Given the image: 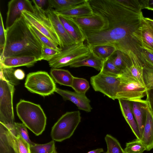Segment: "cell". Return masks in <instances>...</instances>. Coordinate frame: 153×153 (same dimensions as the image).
I'll return each instance as SVG.
<instances>
[{
    "mask_svg": "<svg viewBox=\"0 0 153 153\" xmlns=\"http://www.w3.org/2000/svg\"><path fill=\"white\" fill-rule=\"evenodd\" d=\"M93 13L107 22V27L96 32H84L87 45H110L129 56L134 54L142 61L143 49L141 11H135L117 0H89Z\"/></svg>",
    "mask_w": 153,
    "mask_h": 153,
    "instance_id": "1",
    "label": "cell"
},
{
    "mask_svg": "<svg viewBox=\"0 0 153 153\" xmlns=\"http://www.w3.org/2000/svg\"><path fill=\"white\" fill-rule=\"evenodd\" d=\"M5 29L6 42L0 52V60L6 57L26 56H35L41 60L43 45L30 30L27 22L22 16Z\"/></svg>",
    "mask_w": 153,
    "mask_h": 153,
    "instance_id": "2",
    "label": "cell"
},
{
    "mask_svg": "<svg viewBox=\"0 0 153 153\" xmlns=\"http://www.w3.org/2000/svg\"><path fill=\"white\" fill-rule=\"evenodd\" d=\"M17 115L25 126L36 136L44 131L47 117L40 105L20 100L16 106Z\"/></svg>",
    "mask_w": 153,
    "mask_h": 153,
    "instance_id": "3",
    "label": "cell"
},
{
    "mask_svg": "<svg viewBox=\"0 0 153 153\" xmlns=\"http://www.w3.org/2000/svg\"><path fill=\"white\" fill-rule=\"evenodd\" d=\"M14 91V85L0 73V122L6 125L12 133L15 123L13 103Z\"/></svg>",
    "mask_w": 153,
    "mask_h": 153,
    "instance_id": "4",
    "label": "cell"
},
{
    "mask_svg": "<svg viewBox=\"0 0 153 153\" xmlns=\"http://www.w3.org/2000/svg\"><path fill=\"white\" fill-rule=\"evenodd\" d=\"M84 42L75 43L62 49L61 52L48 62L52 68H59L70 66L87 57L91 51Z\"/></svg>",
    "mask_w": 153,
    "mask_h": 153,
    "instance_id": "5",
    "label": "cell"
},
{
    "mask_svg": "<svg viewBox=\"0 0 153 153\" xmlns=\"http://www.w3.org/2000/svg\"><path fill=\"white\" fill-rule=\"evenodd\" d=\"M118 77L120 83L116 99L135 101L141 100L146 95L147 90L145 85L127 71L121 72Z\"/></svg>",
    "mask_w": 153,
    "mask_h": 153,
    "instance_id": "6",
    "label": "cell"
},
{
    "mask_svg": "<svg viewBox=\"0 0 153 153\" xmlns=\"http://www.w3.org/2000/svg\"><path fill=\"white\" fill-rule=\"evenodd\" d=\"M78 111L67 112L63 114L52 127L51 136L53 140L62 142L70 138L81 122Z\"/></svg>",
    "mask_w": 153,
    "mask_h": 153,
    "instance_id": "7",
    "label": "cell"
},
{
    "mask_svg": "<svg viewBox=\"0 0 153 153\" xmlns=\"http://www.w3.org/2000/svg\"><path fill=\"white\" fill-rule=\"evenodd\" d=\"M34 11L24 10L22 16L26 21L44 34L57 46L60 45L59 38L45 10L34 5Z\"/></svg>",
    "mask_w": 153,
    "mask_h": 153,
    "instance_id": "8",
    "label": "cell"
},
{
    "mask_svg": "<svg viewBox=\"0 0 153 153\" xmlns=\"http://www.w3.org/2000/svg\"><path fill=\"white\" fill-rule=\"evenodd\" d=\"M25 86L30 92L43 97L53 94L56 88L51 76L47 72L42 71L29 73Z\"/></svg>",
    "mask_w": 153,
    "mask_h": 153,
    "instance_id": "9",
    "label": "cell"
},
{
    "mask_svg": "<svg viewBox=\"0 0 153 153\" xmlns=\"http://www.w3.org/2000/svg\"><path fill=\"white\" fill-rule=\"evenodd\" d=\"M90 83L94 90L102 93L113 100L116 99L120 79L100 72L90 78Z\"/></svg>",
    "mask_w": 153,
    "mask_h": 153,
    "instance_id": "10",
    "label": "cell"
},
{
    "mask_svg": "<svg viewBox=\"0 0 153 153\" xmlns=\"http://www.w3.org/2000/svg\"><path fill=\"white\" fill-rule=\"evenodd\" d=\"M7 7L5 29L11 26L22 16V11L33 12L34 10L32 1L29 0H11L8 2Z\"/></svg>",
    "mask_w": 153,
    "mask_h": 153,
    "instance_id": "11",
    "label": "cell"
},
{
    "mask_svg": "<svg viewBox=\"0 0 153 153\" xmlns=\"http://www.w3.org/2000/svg\"><path fill=\"white\" fill-rule=\"evenodd\" d=\"M60 42V48L63 49L76 43L75 40L67 32L54 10L49 6L45 10Z\"/></svg>",
    "mask_w": 153,
    "mask_h": 153,
    "instance_id": "12",
    "label": "cell"
},
{
    "mask_svg": "<svg viewBox=\"0 0 153 153\" xmlns=\"http://www.w3.org/2000/svg\"><path fill=\"white\" fill-rule=\"evenodd\" d=\"M71 18L83 32L98 31L107 26L106 21L100 15L94 13L91 15Z\"/></svg>",
    "mask_w": 153,
    "mask_h": 153,
    "instance_id": "13",
    "label": "cell"
},
{
    "mask_svg": "<svg viewBox=\"0 0 153 153\" xmlns=\"http://www.w3.org/2000/svg\"><path fill=\"white\" fill-rule=\"evenodd\" d=\"M55 92L60 95L65 101L68 100L73 102L79 109L88 112L92 109L90 104V100L85 95L57 88Z\"/></svg>",
    "mask_w": 153,
    "mask_h": 153,
    "instance_id": "14",
    "label": "cell"
},
{
    "mask_svg": "<svg viewBox=\"0 0 153 153\" xmlns=\"http://www.w3.org/2000/svg\"><path fill=\"white\" fill-rule=\"evenodd\" d=\"M122 114L137 139L140 140L141 135L132 110L130 101L118 100Z\"/></svg>",
    "mask_w": 153,
    "mask_h": 153,
    "instance_id": "15",
    "label": "cell"
},
{
    "mask_svg": "<svg viewBox=\"0 0 153 153\" xmlns=\"http://www.w3.org/2000/svg\"><path fill=\"white\" fill-rule=\"evenodd\" d=\"M58 16L65 28L75 40L76 43L84 42L86 40L84 33L78 25L72 18L59 15Z\"/></svg>",
    "mask_w": 153,
    "mask_h": 153,
    "instance_id": "16",
    "label": "cell"
},
{
    "mask_svg": "<svg viewBox=\"0 0 153 153\" xmlns=\"http://www.w3.org/2000/svg\"><path fill=\"white\" fill-rule=\"evenodd\" d=\"M0 61V65L5 68H14L25 66L31 67L39 61L36 57L20 56L5 58Z\"/></svg>",
    "mask_w": 153,
    "mask_h": 153,
    "instance_id": "17",
    "label": "cell"
},
{
    "mask_svg": "<svg viewBox=\"0 0 153 153\" xmlns=\"http://www.w3.org/2000/svg\"><path fill=\"white\" fill-rule=\"evenodd\" d=\"M140 140L145 146L146 151H149L153 149V115L148 102L146 123Z\"/></svg>",
    "mask_w": 153,
    "mask_h": 153,
    "instance_id": "18",
    "label": "cell"
},
{
    "mask_svg": "<svg viewBox=\"0 0 153 153\" xmlns=\"http://www.w3.org/2000/svg\"><path fill=\"white\" fill-rule=\"evenodd\" d=\"M130 102L133 113L142 137L146 121L148 102L146 100L141 99Z\"/></svg>",
    "mask_w": 153,
    "mask_h": 153,
    "instance_id": "19",
    "label": "cell"
},
{
    "mask_svg": "<svg viewBox=\"0 0 153 153\" xmlns=\"http://www.w3.org/2000/svg\"><path fill=\"white\" fill-rule=\"evenodd\" d=\"M0 153H17L10 130L6 125L0 122Z\"/></svg>",
    "mask_w": 153,
    "mask_h": 153,
    "instance_id": "20",
    "label": "cell"
},
{
    "mask_svg": "<svg viewBox=\"0 0 153 153\" xmlns=\"http://www.w3.org/2000/svg\"><path fill=\"white\" fill-rule=\"evenodd\" d=\"M56 12L58 15L70 18L90 16L94 14L89 0H86L84 3L67 10L60 12Z\"/></svg>",
    "mask_w": 153,
    "mask_h": 153,
    "instance_id": "21",
    "label": "cell"
},
{
    "mask_svg": "<svg viewBox=\"0 0 153 153\" xmlns=\"http://www.w3.org/2000/svg\"><path fill=\"white\" fill-rule=\"evenodd\" d=\"M50 73L56 82L61 85L71 87L74 76L68 70L51 68Z\"/></svg>",
    "mask_w": 153,
    "mask_h": 153,
    "instance_id": "22",
    "label": "cell"
},
{
    "mask_svg": "<svg viewBox=\"0 0 153 153\" xmlns=\"http://www.w3.org/2000/svg\"><path fill=\"white\" fill-rule=\"evenodd\" d=\"M129 56L131 60V65L125 70L137 80L144 85L143 78V63L134 54H131Z\"/></svg>",
    "mask_w": 153,
    "mask_h": 153,
    "instance_id": "23",
    "label": "cell"
},
{
    "mask_svg": "<svg viewBox=\"0 0 153 153\" xmlns=\"http://www.w3.org/2000/svg\"><path fill=\"white\" fill-rule=\"evenodd\" d=\"M141 33L143 49L153 51V27L145 17L142 22Z\"/></svg>",
    "mask_w": 153,
    "mask_h": 153,
    "instance_id": "24",
    "label": "cell"
},
{
    "mask_svg": "<svg viewBox=\"0 0 153 153\" xmlns=\"http://www.w3.org/2000/svg\"><path fill=\"white\" fill-rule=\"evenodd\" d=\"M109 58L121 72L128 68L131 65L129 56L118 50H116Z\"/></svg>",
    "mask_w": 153,
    "mask_h": 153,
    "instance_id": "25",
    "label": "cell"
},
{
    "mask_svg": "<svg viewBox=\"0 0 153 153\" xmlns=\"http://www.w3.org/2000/svg\"><path fill=\"white\" fill-rule=\"evenodd\" d=\"M86 0H48L49 6L60 12L85 2Z\"/></svg>",
    "mask_w": 153,
    "mask_h": 153,
    "instance_id": "26",
    "label": "cell"
},
{
    "mask_svg": "<svg viewBox=\"0 0 153 153\" xmlns=\"http://www.w3.org/2000/svg\"><path fill=\"white\" fill-rule=\"evenodd\" d=\"M103 61L91 52L87 57L73 64L70 67L77 68L83 66H89L94 68L100 71L102 68Z\"/></svg>",
    "mask_w": 153,
    "mask_h": 153,
    "instance_id": "27",
    "label": "cell"
},
{
    "mask_svg": "<svg viewBox=\"0 0 153 153\" xmlns=\"http://www.w3.org/2000/svg\"><path fill=\"white\" fill-rule=\"evenodd\" d=\"M88 47L91 52L103 61L109 58L117 50L114 47L110 45H99Z\"/></svg>",
    "mask_w": 153,
    "mask_h": 153,
    "instance_id": "28",
    "label": "cell"
},
{
    "mask_svg": "<svg viewBox=\"0 0 153 153\" xmlns=\"http://www.w3.org/2000/svg\"><path fill=\"white\" fill-rule=\"evenodd\" d=\"M11 132L14 146L17 153H31L30 146L28 143L20 135H15L11 131Z\"/></svg>",
    "mask_w": 153,
    "mask_h": 153,
    "instance_id": "29",
    "label": "cell"
},
{
    "mask_svg": "<svg viewBox=\"0 0 153 153\" xmlns=\"http://www.w3.org/2000/svg\"><path fill=\"white\" fill-rule=\"evenodd\" d=\"M108 153H125L117 140L112 135L107 134L105 138Z\"/></svg>",
    "mask_w": 153,
    "mask_h": 153,
    "instance_id": "30",
    "label": "cell"
},
{
    "mask_svg": "<svg viewBox=\"0 0 153 153\" xmlns=\"http://www.w3.org/2000/svg\"><path fill=\"white\" fill-rule=\"evenodd\" d=\"M55 149V141L44 144H35L30 146L31 153H54Z\"/></svg>",
    "mask_w": 153,
    "mask_h": 153,
    "instance_id": "31",
    "label": "cell"
},
{
    "mask_svg": "<svg viewBox=\"0 0 153 153\" xmlns=\"http://www.w3.org/2000/svg\"><path fill=\"white\" fill-rule=\"evenodd\" d=\"M77 93L83 95L89 89L90 86L88 81L85 79L74 76L71 87Z\"/></svg>",
    "mask_w": 153,
    "mask_h": 153,
    "instance_id": "32",
    "label": "cell"
},
{
    "mask_svg": "<svg viewBox=\"0 0 153 153\" xmlns=\"http://www.w3.org/2000/svg\"><path fill=\"white\" fill-rule=\"evenodd\" d=\"M100 72L116 77H118L121 73L109 58L103 61L102 68Z\"/></svg>",
    "mask_w": 153,
    "mask_h": 153,
    "instance_id": "33",
    "label": "cell"
},
{
    "mask_svg": "<svg viewBox=\"0 0 153 153\" xmlns=\"http://www.w3.org/2000/svg\"><path fill=\"white\" fill-rule=\"evenodd\" d=\"M28 24L30 30L38 38L42 45L59 51H62V49L59 48L58 47V46L51 39L40 32L34 27L28 23Z\"/></svg>",
    "mask_w": 153,
    "mask_h": 153,
    "instance_id": "34",
    "label": "cell"
},
{
    "mask_svg": "<svg viewBox=\"0 0 153 153\" xmlns=\"http://www.w3.org/2000/svg\"><path fill=\"white\" fill-rule=\"evenodd\" d=\"M124 150L125 153H143L146 148L140 140L136 139L127 143Z\"/></svg>",
    "mask_w": 153,
    "mask_h": 153,
    "instance_id": "35",
    "label": "cell"
},
{
    "mask_svg": "<svg viewBox=\"0 0 153 153\" xmlns=\"http://www.w3.org/2000/svg\"><path fill=\"white\" fill-rule=\"evenodd\" d=\"M12 133L15 135L17 134L20 135L30 146L35 144V143L32 142L30 140L27 127L23 123L15 122L14 126L13 132Z\"/></svg>",
    "mask_w": 153,
    "mask_h": 153,
    "instance_id": "36",
    "label": "cell"
},
{
    "mask_svg": "<svg viewBox=\"0 0 153 153\" xmlns=\"http://www.w3.org/2000/svg\"><path fill=\"white\" fill-rule=\"evenodd\" d=\"M143 78L147 90L153 89V68L143 65Z\"/></svg>",
    "mask_w": 153,
    "mask_h": 153,
    "instance_id": "37",
    "label": "cell"
},
{
    "mask_svg": "<svg viewBox=\"0 0 153 153\" xmlns=\"http://www.w3.org/2000/svg\"><path fill=\"white\" fill-rule=\"evenodd\" d=\"M61 51L43 45L41 50L40 59L41 60L49 62Z\"/></svg>",
    "mask_w": 153,
    "mask_h": 153,
    "instance_id": "38",
    "label": "cell"
},
{
    "mask_svg": "<svg viewBox=\"0 0 153 153\" xmlns=\"http://www.w3.org/2000/svg\"><path fill=\"white\" fill-rule=\"evenodd\" d=\"M141 54L142 61L143 65L153 68V51L143 48Z\"/></svg>",
    "mask_w": 153,
    "mask_h": 153,
    "instance_id": "39",
    "label": "cell"
},
{
    "mask_svg": "<svg viewBox=\"0 0 153 153\" xmlns=\"http://www.w3.org/2000/svg\"><path fill=\"white\" fill-rule=\"evenodd\" d=\"M117 1L133 10L141 11L140 1L139 0H117Z\"/></svg>",
    "mask_w": 153,
    "mask_h": 153,
    "instance_id": "40",
    "label": "cell"
},
{
    "mask_svg": "<svg viewBox=\"0 0 153 153\" xmlns=\"http://www.w3.org/2000/svg\"><path fill=\"white\" fill-rule=\"evenodd\" d=\"M6 29L4 25L2 17L0 12V50L3 49L6 42Z\"/></svg>",
    "mask_w": 153,
    "mask_h": 153,
    "instance_id": "41",
    "label": "cell"
},
{
    "mask_svg": "<svg viewBox=\"0 0 153 153\" xmlns=\"http://www.w3.org/2000/svg\"><path fill=\"white\" fill-rule=\"evenodd\" d=\"M14 75L16 79L18 80L23 79L25 77L24 71L21 69H17L14 72Z\"/></svg>",
    "mask_w": 153,
    "mask_h": 153,
    "instance_id": "42",
    "label": "cell"
},
{
    "mask_svg": "<svg viewBox=\"0 0 153 153\" xmlns=\"http://www.w3.org/2000/svg\"><path fill=\"white\" fill-rule=\"evenodd\" d=\"M146 99L153 115V96L148 91L146 92Z\"/></svg>",
    "mask_w": 153,
    "mask_h": 153,
    "instance_id": "43",
    "label": "cell"
},
{
    "mask_svg": "<svg viewBox=\"0 0 153 153\" xmlns=\"http://www.w3.org/2000/svg\"><path fill=\"white\" fill-rule=\"evenodd\" d=\"M32 1L34 5L40 8L43 9V7L45 5L48 0H32Z\"/></svg>",
    "mask_w": 153,
    "mask_h": 153,
    "instance_id": "44",
    "label": "cell"
},
{
    "mask_svg": "<svg viewBox=\"0 0 153 153\" xmlns=\"http://www.w3.org/2000/svg\"><path fill=\"white\" fill-rule=\"evenodd\" d=\"M145 9L153 11V0H147Z\"/></svg>",
    "mask_w": 153,
    "mask_h": 153,
    "instance_id": "45",
    "label": "cell"
},
{
    "mask_svg": "<svg viewBox=\"0 0 153 153\" xmlns=\"http://www.w3.org/2000/svg\"><path fill=\"white\" fill-rule=\"evenodd\" d=\"M103 152L104 150L102 148H98L90 151L87 153H100Z\"/></svg>",
    "mask_w": 153,
    "mask_h": 153,
    "instance_id": "46",
    "label": "cell"
},
{
    "mask_svg": "<svg viewBox=\"0 0 153 153\" xmlns=\"http://www.w3.org/2000/svg\"><path fill=\"white\" fill-rule=\"evenodd\" d=\"M145 19L147 20L153 27V19L149 18H145Z\"/></svg>",
    "mask_w": 153,
    "mask_h": 153,
    "instance_id": "47",
    "label": "cell"
},
{
    "mask_svg": "<svg viewBox=\"0 0 153 153\" xmlns=\"http://www.w3.org/2000/svg\"><path fill=\"white\" fill-rule=\"evenodd\" d=\"M148 91L153 96V89H152Z\"/></svg>",
    "mask_w": 153,
    "mask_h": 153,
    "instance_id": "48",
    "label": "cell"
},
{
    "mask_svg": "<svg viewBox=\"0 0 153 153\" xmlns=\"http://www.w3.org/2000/svg\"><path fill=\"white\" fill-rule=\"evenodd\" d=\"M54 153H58V152H57L56 149L55 150Z\"/></svg>",
    "mask_w": 153,
    "mask_h": 153,
    "instance_id": "49",
    "label": "cell"
},
{
    "mask_svg": "<svg viewBox=\"0 0 153 153\" xmlns=\"http://www.w3.org/2000/svg\"><path fill=\"white\" fill-rule=\"evenodd\" d=\"M105 153H108V151H107L106 152H105Z\"/></svg>",
    "mask_w": 153,
    "mask_h": 153,
    "instance_id": "50",
    "label": "cell"
}]
</instances>
